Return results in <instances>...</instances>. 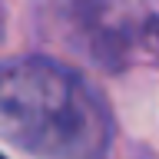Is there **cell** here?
I'll use <instances>...</instances> for the list:
<instances>
[{
  "instance_id": "obj_2",
  "label": "cell",
  "mask_w": 159,
  "mask_h": 159,
  "mask_svg": "<svg viewBox=\"0 0 159 159\" xmlns=\"http://www.w3.org/2000/svg\"><path fill=\"white\" fill-rule=\"evenodd\" d=\"M0 159H3V156H0Z\"/></svg>"
},
{
  "instance_id": "obj_1",
  "label": "cell",
  "mask_w": 159,
  "mask_h": 159,
  "mask_svg": "<svg viewBox=\"0 0 159 159\" xmlns=\"http://www.w3.org/2000/svg\"><path fill=\"white\" fill-rule=\"evenodd\" d=\"M0 129L57 159H96L109 143V119L93 89L50 60L0 66Z\"/></svg>"
}]
</instances>
